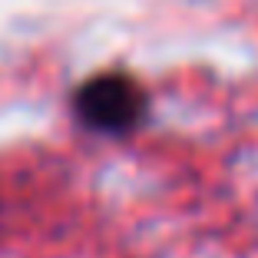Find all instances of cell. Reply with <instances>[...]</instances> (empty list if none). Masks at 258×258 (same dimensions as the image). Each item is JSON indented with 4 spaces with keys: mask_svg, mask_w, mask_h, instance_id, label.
I'll return each instance as SVG.
<instances>
[{
    "mask_svg": "<svg viewBox=\"0 0 258 258\" xmlns=\"http://www.w3.org/2000/svg\"><path fill=\"white\" fill-rule=\"evenodd\" d=\"M146 90L126 70H99L73 90V109L90 129L126 133L146 113Z\"/></svg>",
    "mask_w": 258,
    "mask_h": 258,
    "instance_id": "obj_1",
    "label": "cell"
}]
</instances>
